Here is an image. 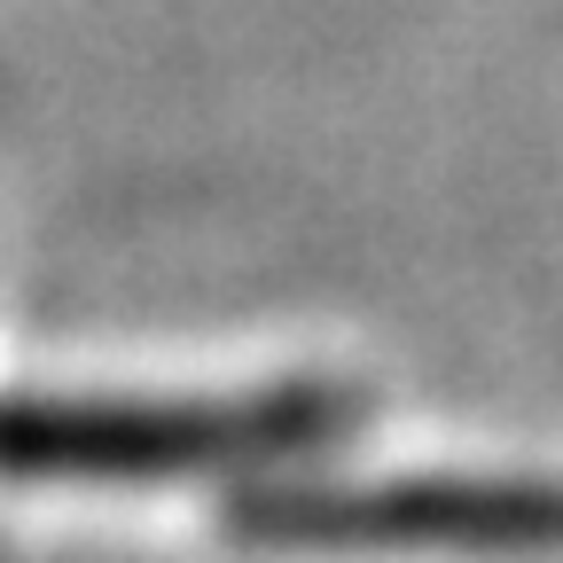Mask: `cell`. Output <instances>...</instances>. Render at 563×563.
<instances>
[{
  "mask_svg": "<svg viewBox=\"0 0 563 563\" xmlns=\"http://www.w3.org/2000/svg\"><path fill=\"white\" fill-rule=\"evenodd\" d=\"M361 431V391L258 384L196 399H0V477L40 485H165V477H290Z\"/></svg>",
  "mask_w": 563,
  "mask_h": 563,
  "instance_id": "obj_1",
  "label": "cell"
},
{
  "mask_svg": "<svg viewBox=\"0 0 563 563\" xmlns=\"http://www.w3.org/2000/svg\"><path fill=\"white\" fill-rule=\"evenodd\" d=\"M235 532L321 555H563V462L290 470L243 493Z\"/></svg>",
  "mask_w": 563,
  "mask_h": 563,
  "instance_id": "obj_2",
  "label": "cell"
}]
</instances>
